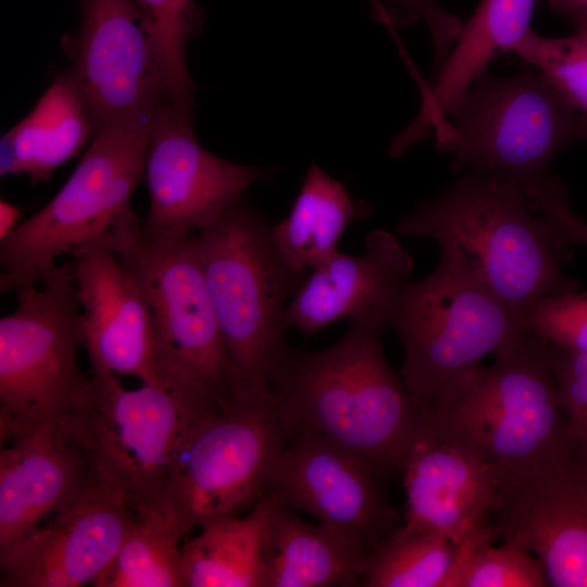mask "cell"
Returning <instances> with one entry per match:
<instances>
[{
  "instance_id": "cell-1",
  "label": "cell",
  "mask_w": 587,
  "mask_h": 587,
  "mask_svg": "<svg viewBox=\"0 0 587 587\" xmlns=\"http://www.w3.org/2000/svg\"><path fill=\"white\" fill-rule=\"evenodd\" d=\"M319 351L290 349L271 386L286 438L312 432L376 469L400 470L424 414L388 364L383 312L351 317Z\"/></svg>"
},
{
  "instance_id": "cell-2",
  "label": "cell",
  "mask_w": 587,
  "mask_h": 587,
  "mask_svg": "<svg viewBox=\"0 0 587 587\" xmlns=\"http://www.w3.org/2000/svg\"><path fill=\"white\" fill-rule=\"evenodd\" d=\"M397 232L434 240L440 258L520 314L541 297L579 288L563 272L572 246L504 175L466 172L417 201Z\"/></svg>"
},
{
  "instance_id": "cell-3",
  "label": "cell",
  "mask_w": 587,
  "mask_h": 587,
  "mask_svg": "<svg viewBox=\"0 0 587 587\" xmlns=\"http://www.w3.org/2000/svg\"><path fill=\"white\" fill-rule=\"evenodd\" d=\"M152 116L95 130L62 188L0 241L1 294L40 282L63 254L100 245L123 255L140 242L130 199L143 178Z\"/></svg>"
},
{
  "instance_id": "cell-4",
  "label": "cell",
  "mask_w": 587,
  "mask_h": 587,
  "mask_svg": "<svg viewBox=\"0 0 587 587\" xmlns=\"http://www.w3.org/2000/svg\"><path fill=\"white\" fill-rule=\"evenodd\" d=\"M272 226L242 197L195 237L229 360L243 384L264 390L291 349L285 310L307 276L284 260Z\"/></svg>"
},
{
  "instance_id": "cell-5",
  "label": "cell",
  "mask_w": 587,
  "mask_h": 587,
  "mask_svg": "<svg viewBox=\"0 0 587 587\" xmlns=\"http://www.w3.org/2000/svg\"><path fill=\"white\" fill-rule=\"evenodd\" d=\"M383 316L403 348L399 374L426 416L524 332L519 312L440 257L430 274L397 290Z\"/></svg>"
},
{
  "instance_id": "cell-6",
  "label": "cell",
  "mask_w": 587,
  "mask_h": 587,
  "mask_svg": "<svg viewBox=\"0 0 587 587\" xmlns=\"http://www.w3.org/2000/svg\"><path fill=\"white\" fill-rule=\"evenodd\" d=\"M286 441L272 391L237 387L187 421L155 511L185 535L249 511L266 492Z\"/></svg>"
},
{
  "instance_id": "cell-7",
  "label": "cell",
  "mask_w": 587,
  "mask_h": 587,
  "mask_svg": "<svg viewBox=\"0 0 587 587\" xmlns=\"http://www.w3.org/2000/svg\"><path fill=\"white\" fill-rule=\"evenodd\" d=\"M453 172L489 173L522 185L551 176L554 157L587 140V120L538 68L508 76L485 72L434 132Z\"/></svg>"
},
{
  "instance_id": "cell-8",
  "label": "cell",
  "mask_w": 587,
  "mask_h": 587,
  "mask_svg": "<svg viewBox=\"0 0 587 587\" xmlns=\"http://www.w3.org/2000/svg\"><path fill=\"white\" fill-rule=\"evenodd\" d=\"M40 282L17 288L15 309L0 319L1 440L59 426L88 380L74 260Z\"/></svg>"
},
{
  "instance_id": "cell-9",
  "label": "cell",
  "mask_w": 587,
  "mask_h": 587,
  "mask_svg": "<svg viewBox=\"0 0 587 587\" xmlns=\"http://www.w3.org/2000/svg\"><path fill=\"white\" fill-rule=\"evenodd\" d=\"M196 233L140 242L118 255L140 283L154 329L158 384L193 413L207 411L237 387L197 253Z\"/></svg>"
},
{
  "instance_id": "cell-10",
  "label": "cell",
  "mask_w": 587,
  "mask_h": 587,
  "mask_svg": "<svg viewBox=\"0 0 587 587\" xmlns=\"http://www.w3.org/2000/svg\"><path fill=\"white\" fill-rule=\"evenodd\" d=\"M547 348L548 344L524 329L496 354L490 366L478 367L441 412L430 415L472 440L502 478L537 464L575 439Z\"/></svg>"
},
{
  "instance_id": "cell-11",
  "label": "cell",
  "mask_w": 587,
  "mask_h": 587,
  "mask_svg": "<svg viewBox=\"0 0 587 587\" xmlns=\"http://www.w3.org/2000/svg\"><path fill=\"white\" fill-rule=\"evenodd\" d=\"M193 415L158 384L126 389L117 375L91 372L58 427L139 516L158 508L179 438Z\"/></svg>"
},
{
  "instance_id": "cell-12",
  "label": "cell",
  "mask_w": 587,
  "mask_h": 587,
  "mask_svg": "<svg viewBox=\"0 0 587 587\" xmlns=\"http://www.w3.org/2000/svg\"><path fill=\"white\" fill-rule=\"evenodd\" d=\"M490 524L539 560L551 587H587V448L575 438L504 476Z\"/></svg>"
},
{
  "instance_id": "cell-13",
  "label": "cell",
  "mask_w": 587,
  "mask_h": 587,
  "mask_svg": "<svg viewBox=\"0 0 587 587\" xmlns=\"http://www.w3.org/2000/svg\"><path fill=\"white\" fill-rule=\"evenodd\" d=\"M273 174L274 168L237 164L211 153L195 134L192 115L164 100L153 113L146 150L149 211L141 239L198 233L250 186Z\"/></svg>"
},
{
  "instance_id": "cell-14",
  "label": "cell",
  "mask_w": 587,
  "mask_h": 587,
  "mask_svg": "<svg viewBox=\"0 0 587 587\" xmlns=\"http://www.w3.org/2000/svg\"><path fill=\"white\" fill-rule=\"evenodd\" d=\"M63 48L93 133L153 115L166 100L153 47L132 0H80V22Z\"/></svg>"
},
{
  "instance_id": "cell-15",
  "label": "cell",
  "mask_w": 587,
  "mask_h": 587,
  "mask_svg": "<svg viewBox=\"0 0 587 587\" xmlns=\"http://www.w3.org/2000/svg\"><path fill=\"white\" fill-rule=\"evenodd\" d=\"M402 526L461 544L490 523L502 474L472 440L442 420L424 416L402 460Z\"/></svg>"
},
{
  "instance_id": "cell-16",
  "label": "cell",
  "mask_w": 587,
  "mask_h": 587,
  "mask_svg": "<svg viewBox=\"0 0 587 587\" xmlns=\"http://www.w3.org/2000/svg\"><path fill=\"white\" fill-rule=\"evenodd\" d=\"M374 471L321 434L303 432L283 450L266 491L372 550L402 524Z\"/></svg>"
},
{
  "instance_id": "cell-17",
  "label": "cell",
  "mask_w": 587,
  "mask_h": 587,
  "mask_svg": "<svg viewBox=\"0 0 587 587\" xmlns=\"http://www.w3.org/2000/svg\"><path fill=\"white\" fill-rule=\"evenodd\" d=\"M137 515L92 469L78 504L0 555V587H80L111 563Z\"/></svg>"
},
{
  "instance_id": "cell-18",
  "label": "cell",
  "mask_w": 587,
  "mask_h": 587,
  "mask_svg": "<svg viewBox=\"0 0 587 587\" xmlns=\"http://www.w3.org/2000/svg\"><path fill=\"white\" fill-rule=\"evenodd\" d=\"M73 260L91 372L158 384L152 314L133 271L100 245Z\"/></svg>"
},
{
  "instance_id": "cell-19",
  "label": "cell",
  "mask_w": 587,
  "mask_h": 587,
  "mask_svg": "<svg viewBox=\"0 0 587 587\" xmlns=\"http://www.w3.org/2000/svg\"><path fill=\"white\" fill-rule=\"evenodd\" d=\"M92 477L86 452L58 426L1 440L0 555L50 515L74 509Z\"/></svg>"
},
{
  "instance_id": "cell-20",
  "label": "cell",
  "mask_w": 587,
  "mask_h": 587,
  "mask_svg": "<svg viewBox=\"0 0 587 587\" xmlns=\"http://www.w3.org/2000/svg\"><path fill=\"white\" fill-rule=\"evenodd\" d=\"M413 260L389 232L374 229L360 255L336 252L307 274L285 310L287 326L313 335L339 320L384 312L410 279Z\"/></svg>"
},
{
  "instance_id": "cell-21",
  "label": "cell",
  "mask_w": 587,
  "mask_h": 587,
  "mask_svg": "<svg viewBox=\"0 0 587 587\" xmlns=\"http://www.w3.org/2000/svg\"><path fill=\"white\" fill-rule=\"evenodd\" d=\"M538 0H480L437 75L421 86L416 117L394 137L389 155L401 158L412 146L428 139L466 89L499 55L512 52L532 28Z\"/></svg>"
},
{
  "instance_id": "cell-22",
  "label": "cell",
  "mask_w": 587,
  "mask_h": 587,
  "mask_svg": "<svg viewBox=\"0 0 587 587\" xmlns=\"http://www.w3.org/2000/svg\"><path fill=\"white\" fill-rule=\"evenodd\" d=\"M270 496L263 587L363 585L369 548L326 525L305 522Z\"/></svg>"
},
{
  "instance_id": "cell-23",
  "label": "cell",
  "mask_w": 587,
  "mask_h": 587,
  "mask_svg": "<svg viewBox=\"0 0 587 587\" xmlns=\"http://www.w3.org/2000/svg\"><path fill=\"white\" fill-rule=\"evenodd\" d=\"M93 134L87 105L70 72L59 75L30 113L0 141V175L47 182Z\"/></svg>"
},
{
  "instance_id": "cell-24",
  "label": "cell",
  "mask_w": 587,
  "mask_h": 587,
  "mask_svg": "<svg viewBox=\"0 0 587 587\" xmlns=\"http://www.w3.org/2000/svg\"><path fill=\"white\" fill-rule=\"evenodd\" d=\"M268 492L245 515L209 521L180 546L187 587H263Z\"/></svg>"
},
{
  "instance_id": "cell-25",
  "label": "cell",
  "mask_w": 587,
  "mask_h": 587,
  "mask_svg": "<svg viewBox=\"0 0 587 587\" xmlns=\"http://www.w3.org/2000/svg\"><path fill=\"white\" fill-rule=\"evenodd\" d=\"M357 214L344 184L312 163L290 212L273 224V238L287 264L308 274L339 251V239Z\"/></svg>"
},
{
  "instance_id": "cell-26",
  "label": "cell",
  "mask_w": 587,
  "mask_h": 587,
  "mask_svg": "<svg viewBox=\"0 0 587 587\" xmlns=\"http://www.w3.org/2000/svg\"><path fill=\"white\" fill-rule=\"evenodd\" d=\"M179 526L159 511L136 517L96 587H187Z\"/></svg>"
},
{
  "instance_id": "cell-27",
  "label": "cell",
  "mask_w": 587,
  "mask_h": 587,
  "mask_svg": "<svg viewBox=\"0 0 587 587\" xmlns=\"http://www.w3.org/2000/svg\"><path fill=\"white\" fill-rule=\"evenodd\" d=\"M458 552L441 534L400 525L370 551L363 586L447 587Z\"/></svg>"
},
{
  "instance_id": "cell-28",
  "label": "cell",
  "mask_w": 587,
  "mask_h": 587,
  "mask_svg": "<svg viewBox=\"0 0 587 587\" xmlns=\"http://www.w3.org/2000/svg\"><path fill=\"white\" fill-rule=\"evenodd\" d=\"M153 47L163 77L166 101L192 115L196 85L186 50L203 27L204 12L196 0H132Z\"/></svg>"
},
{
  "instance_id": "cell-29",
  "label": "cell",
  "mask_w": 587,
  "mask_h": 587,
  "mask_svg": "<svg viewBox=\"0 0 587 587\" xmlns=\"http://www.w3.org/2000/svg\"><path fill=\"white\" fill-rule=\"evenodd\" d=\"M497 538L489 523L459 544L455 565L447 587H550L539 560L525 549Z\"/></svg>"
},
{
  "instance_id": "cell-30",
  "label": "cell",
  "mask_w": 587,
  "mask_h": 587,
  "mask_svg": "<svg viewBox=\"0 0 587 587\" xmlns=\"http://www.w3.org/2000/svg\"><path fill=\"white\" fill-rule=\"evenodd\" d=\"M512 52L540 70L587 120V32L550 38L530 28Z\"/></svg>"
},
{
  "instance_id": "cell-31",
  "label": "cell",
  "mask_w": 587,
  "mask_h": 587,
  "mask_svg": "<svg viewBox=\"0 0 587 587\" xmlns=\"http://www.w3.org/2000/svg\"><path fill=\"white\" fill-rule=\"evenodd\" d=\"M521 321L544 342L587 354V290L541 297L521 313Z\"/></svg>"
},
{
  "instance_id": "cell-32",
  "label": "cell",
  "mask_w": 587,
  "mask_h": 587,
  "mask_svg": "<svg viewBox=\"0 0 587 587\" xmlns=\"http://www.w3.org/2000/svg\"><path fill=\"white\" fill-rule=\"evenodd\" d=\"M373 13L388 26H407L423 21L433 45L430 82L440 70L457 40L463 21L445 9L438 0H371Z\"/></svg>"
},
{
  "instance_id": "cell-33",
  "label": "cell",
  "mask_w": 587,
  "mask_h": 587,
  "mask_svg": "<svg viewBox=\"0 0 587 587\" xmlns=\"http://www.w3.org/2000/svg\"><path fill=\"white\" fill-rule=\"evenodd\" d=\"M547 352L571 430L587 448V354L550 345Z\"/></svg>"
},
{
  "instance_id": "cell-34",
  "label": "cell",
  "mask_w": 587,
  "mask_h": 587,
  "mask_svg": "<svg viewBox=\"0 0 587 587\" xmlns=\"http://www.w3.org/2000/svg\"><path fill=\"white\" fill-rule=\"evenodd\" d=\"M551 11L576 32H587V0H547Z\"/></svg>"
},
{
  "instance_id": "cell-35",
  "label": "cell",
  "mask_w": 587,
  "mask_h": 587,
  "mask_svg": "<svg viewBox=\"0 0 587 587\" xmlns=\"http://www.w3.org/2000/svg\"><path fill=\"white\" fill-rule=\"evenodd\" d=\"M22 215L23 210L21 208L4 199L0 200V241L4 240L20 226Z\"/></svg>"
}]
</instances>
